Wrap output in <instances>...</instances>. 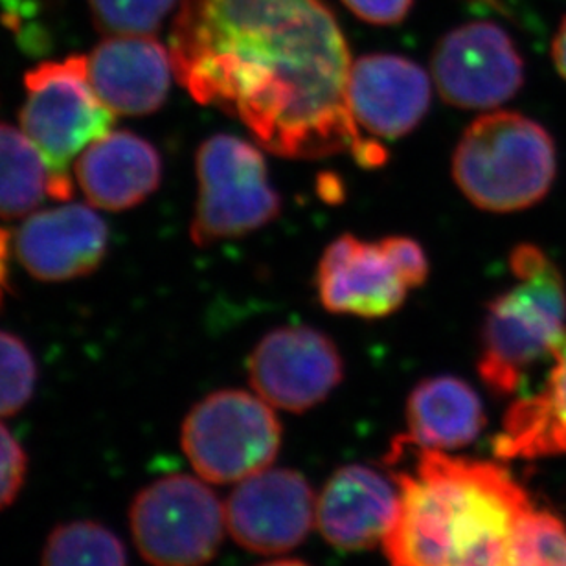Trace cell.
<instances>
[{
    "label": "cell",
    "instance_id": "6da1fadb",
    "mask_svg": "<svg viewBox=\"0 0 566 566\" xmlns=\"http://www.w3.org/2000/svg\"><path fill=\"white\" fill-rule=\"evenodd\" d=\"M169 54L191 98L238 118L279 157L387 163L349 113L354 61L324 0H182Z\"/></svg>",
    "mask_w": 566,
    "mask_h": 566
},
{
    "label": "cell",
    "instance_id": "7a4b0ae2",
    "mask_svg": "<svg viewBox=\"0 0 566 566\" xmlns=\"http://www.w3.org/2000/svg\"><path fill=\"white\" fill-rule=\"evenodd\" d=\"M390 451L399 506L382 541L390 566H507L518 524L532 510L526 491L493 462L449 457L396 440Z\"/></svg>",
    "mask_w": 566,
    "mask_h": 566
},
{
    "label": "cell",
    "instance_id": "3957f363",
    "mask_svg": "<svg viewBox=\"0 0 566 566\" xmlns=\"http://www.w3.org/2000/svg\"><path fill=\"white\" fill-rule=\"evenodd\" d=\"M510 268L515 283L491 300L480 329L479 374L496 396H512L566 337V291L551 258L518 245Z\"/></svg>",
    "mask_w": 566,
    "mask_h": 566
},
{
    "label": "cell",
    "instance_id": "277c9868",
    "mask_svg": "<svg viewBox=\"0 0 566 566\" xmlns=\"http://www.w3.org/2000/svg\"><path fill=\"white\" fill-rule=\"evenodd\" d=\"M556 168V146L545 127L512 111L480 116L452 155L458 188L488 212L534 207L551 191Z\"/></svg>",
    "mask_w": 566,
    "mask_h": 566
},
{
    "label": "cell",
    "instance_id": "5b68a950",
    "mask_svg": "<svg viewBox=\"0 0 566 566\" xmlns=\"http://www.w3.org/2000/svg\"><path fill=\"white\" fill-rule=\"evenodd\" d=\"M27 99L21 127L43 153L54 179L52 199H71L72 160L94 140L104 137L115 124L88 80L87 57L72 55L63 61L41 63L24 76Z\"/></svg>",
    "mask_w": 566,
    "mask_h": 566
},
{
    "label": "cell",
    "instance_id": "8992f818",
    "mask_svg": "<svg viewBox=\"0 0 566 566\" xmlns=\"http://www.w3.org/2000/svg\"><path fill=\"white\" fill-rule=\"evenodd\" d=\"M282 443V424L260 396L219 390L186 416L180 446L199 479L232 484L260 473L274 462Z\"/></svg>",
    "mask_w": 566,
    "mask_h": 566
},
{
    "label": "cell",
    "instance_id": "52a82bcc",
    "mask_svg": "<svg viewBox=\"0 0 566 566\" xmlns=\"http://www.w3.org/2000/svg\"><path fill=\"white\" fill-rule=\"evenodd\" d=\"M196 169V245L234 240L279 218L282 199L269 182L268 164L256 146L232 135H213L197 149Z\"/></svg>",
    "mask_w": 566,
    "mask_h": 566
},
{
    "label": "cell",
    "instance_id": "ba28073f",
    "mask_svg": "<svg viewBox=\"0 0 566 566\" xmlns=\"http://www.w3.org/2000/svg\"><path fill=\"white\" fill-rule=\"evenodd\" d=\"M227 517L218 495L190 474H168L142 488L129 506V530L151 566H205L223 543Z\"/></svg>",
    "mask_w": 566,
    "mask_h": 566
},
{
    "label": "cell",
    "instance_id": "9c48e42d",
    "mask_svg": "<svg viewBox=\"0 0 566 566\" xmlns=\"http://www.w3.org/2000/svg\"><path fill=\"white\" fill-rule=\"evenodd\" d=\"M432 76L447 104L491 109L521 91L524 61L499 24L468 22L441 38L432 55Z\"/></svg>",
    "mask_w": 566,
    "mask_h": 566
},
{
    "label": "cell",
    "instance_id": "30bf717a",
    "mask_svg": "<svg viewBox=\"0 0 566 566\" xmlns=\"http://www.w3.org/2000/svg\"><path fill=\"white\" fill-rule=\"evenodd\" d=\"M343 377L340 352L315 327H276L249 357L254 392L274 409L294 415L322 403Z\"/></svg>",
    "mask_w": 566,
    "mask_h": 566
},
{
    "label": "cell",
    "instance_id": "8fae6325",
    "mask_svg": "<svg viewBox=\"0 0 566 566\" xmlns=\"http://www.w3.org/2000/svg\"><path fill=\"white\" fill-rule=\"evenodd\" d=\"M316 499L304 474L263 469L241 480L224 506L227 530L245 551L282 554L304 543L315 524Z\"/></svg>",
    "mask_w": 566,
    "mask_h": 566
},
{
    "label": "cell",
    "instance_id": "7c38bea8",
    "mask_svg": "<svg viewBox=\"0 0 566 566\" xmlns=\"http://www.w3.org/2000/svg\"><path fill=\"white\" fill-rule=\"evenodd\" d=\"M107 247V224L83 205L33 212L13 241L17 260L39 282H69L94 273Z\"/></svg>",
    "mask_w": 566,
    "mask_h": 566
},
{
    "label": "cell",
    "instance_id": "4fadbf2b",
    "mask_svg": "<svg viewBox=\"0 0 566 566\" xmlns=\"http://www.w3.org/2000/svg\"><path fill=\"white\" fill-rule=\"evenodd\" d=\"M321 304L338 315L385 318L405 304L410 289L382 241L344 234L329 243L316 271Z\"/></svg>",
    "mask_w": 566,
    "mask_h": 566
},
{
    "label": "cell",
    "instance_id": "5bb4252c",
    "mask_svg": "<svg viewBox=\"0 0 566 566\" xmlns=\"http://www.w3.org/2000/svg\"><path fill=\"white\" fill-rule=\"evenodd\" d=\"M430 105V82L415 61L394 54L363 55L352 63L348 107L355 124L374 137L415 132Z\"/></svg>",
    "mask_w": 566,
    "mask_h": 566
},
{
    "label": "cell",
    "instance_id": "9a60e30c",
    "mask_svg": "<svg viewBox=\"0 0 566 566\" xmlns=\"http://www.w3.org/2000/svg\"><path fill=\"white\" fill-rule=\"evenodd\" d=\"M88 80L115 115H151L168 98L174 61L153 35H109L87 57Z\"/></svg>",
    "mask_w": 566,
    "mask_h": 566
},
{
    "label": "cell",
    "instance_id": "2e32d148",
    "mask_svg": "<svg viewBox=\"0 0 566 566\" xmlns=\"http://www.w3.org/2000/svg\"><path fill=\"white\" fill-rule=\"evenodd\" d=\"M396 488L366 465L338 469L316 499L315 523L322 537L346 552L382 545L398 513Z\"/></svg>",
    "mask_w": 566,
    "mask_h": 566
},
{
    "label": "cell",
    "instance_id": "e0dca14e",
    "mask_svg": "<svg viewBox=\"0 0 566 566\" xmlns=\"http://www.w3.org/2000/svg\"><path fill=\"white\" fill-rule=\"evenodd\" d=\"M74 174L91 205L124 212L157 191L163 158L146 138L132 132H109L83 149Z\"/></svg>",
    "mask_w": 566,
    "mask_h": 566
},
{
    "label": "cell",
    "instance_id": "ac0fdd59",
    "mask_svg": "<svg viewBox=\"0 0 566 566\" xmlns=\"http://www.w3.org/2000/svg\"><path fill=\"white\" fill-rule=\"evenodd\" d=\"M484 423V407L471 385L452 376L430 377L409 396L405 438L423 449L452 451L473 443Z\"/></svg>",
    "mask_w": 566,
    "mask_h": 566
},
{
    "label": "cell",
    "instance_id": "d6986e66",
    "mask_svg": "<svg viewBox=\"0 0 566 566\" xmlns=\"http://www.w3.org/2000/svg\"><path fill=\"white\" fill-rule=\"evenodd\" d=\"M545 387L507 410L495 454L504 460L543 458L566 452V337L554 352Z\"/></svg>",
    "mask_w": 566,
    "mask_h": 566
},
{
    "label": "cell",
    "instance_id": "ffe728a7",
    "mask_svg": "<svg viewBox=\"0 0 566 566\" xmlns=\"http://www.w3.org/2000/svg\"><path fill=\"white\" fill-rule=\"evenodd\" d=\"M54 179L27 133L0 124V219L24 218L52 199Z\"/></svg>",
    "mask_w": 566,
    "mask_h": 566
},
{
    "label": "cell",
    "instance_id": "44dd1931",
    "mask_svg": "<svg viewBox=\"0 0 566 566\" xmlns=\"http://www.w3.org/2000/svg\"><path fill=\"white\" fill-rule=\"evenodd\" d=\"M41 566H129L120 537L91 518L61 523L50 532Z\"/></svg>",
    "mask_w": 566,
    "mask_h": 566
},
{
    "label": "cell",
    "instance_id": "7402d4cb",
    "mask_svg": "<svg viewBox=\"0 0 566 566\" xmlns=\"http://www.w3.org/2000/svg\"><path fill=\"white\" fill-rule=\"evenodd\" d=\"M507 566H566V526L532 507L518 524Z\"/></svg>",
    "mask_w": 566,
    "mask_h": 566
},
{
    "label": "cell",
    "instance_id": "603a6c76",
    "mask_svg": "<svg viewBox=\"0 0 566 566\" xmlns=\"http://www.w3.org/2000/svg\"><path fill=\"white\" fill-rule=\"evenodd\" d=\"M38 385V365L22 338L0 329V418L21 412Z\"/></svg>",
    "mask_w": 566,
    "mask_h": 566
},
{
    "label": "cell",
    "instance_id": "cb8c5ba5",
    "mask_svg": "<svg viewBox=\"0 0 566 566\" xmlns=\"http://www.w3.org/2000/svg\"><path fill=\"white\" fill-rule=\"evenodd\" d=\"M94 22L109 35H153L175 0H88Z\"/></svg>",
    "mask_w": 566,
    "mask_h": 566
},
{
    "label": "cell",
    "instance_id": "d4e9b609",
    "mask_svg": "<svg viewBox=\"0 0 566 566\" xmlns=\"http://www.w3.org/2000/svg\"><path fill=\"white\" fill-rule=\"evenodd\" d=\"M27 476V449L0 421V512H4L21 495Z\"/></svg>",
    "mask_w": 566,
    "mask_h": 566
},
{
    "label": "cell",
    "instance_id": "484cf974",
    "mask_svg": "<svg viewBox=\"0 0 566 566\" xmlns=\"http://www.w3.org/2000/svg\"><path fill=\"white\" fill-rule=\"evenodd\" d=\"M381 241L407 287H421L429 276V262L420 243L403 235H392Z\"/></svg>",
    "mask_w": 566,
    "mask_h": 566
},
{
    "label": "cell",
    "instance_id": "4316f807",
    "mask_svg": "<svg viewBox=\"0 0 566 566\" xmlns=\"http://www.w3.org/2000/svg\"><path fill=\"white\" fill-rule=\"evenodd\" d=\"M349 11L371 24H398L409 15L415 0H343Z\"/></svg>",
    "mask_w": 566,
    "mask_h": 566
},
{
    "label": "cell",
    "instance_id": "83f0119b",
    "mask_svg": "<svg viewBox=\"0 0 566 566\" xmlns=\"http://www.w3.org/2000/svg\"><path fill=\"white\" fill-rule=\"evenodd\" d=\"M552 60L556 63L559 74L566 80V17L557 30L554 43H552Z\"/></svg>",
    "mask_w": 566,
    "mask_h": 566
},
{
    "label": "cell",
    "instance_id": "f1b7e54d",
    "mask_svg": "<svg viewBox=\"0 0 566 566\" xmlns=\"http://www.w3.org/2000/svg\"><path fill=\"white\" fill-rule=\"evenodd\" d=\"M8 247H10V234L0 229V298L6 294L8 287Z\"/></svg>",
    "mask_w": 566,
    "mask_h": 566
},
{
    "label": "cell",
    "instance_id": "f546056e",
    "mask_svg": "<svg viewBox=\"0 0 566 566\" xmlns=\"http://www.w3.org/2000/svg\"><path fill=\"white\" fill-rule=\"evenodd\" d=\"M2 4H4L6 11L10 13L11 17H15L17 11L21 10V2L19 0H0Z\"/></svg>",
    "mask_w": 566,
    "mask_h": 566
},
{
    "label": "cell",
    "instance_id": "4dcf8cb0",
    "mask_svg": "<svg viewBox=\"0 0 566 566\" xmlns=\"http://www.w3.org/2000/svg\"><path fill=\"white\" fill-rule=\"evenodd\" d=\"M260 566H310L305 565L302 562H294V559H285V562H274V563H265V565Z\"/></svg>",
    "mask_w": 566,
    "mask_h": 566
}]
</instances>
